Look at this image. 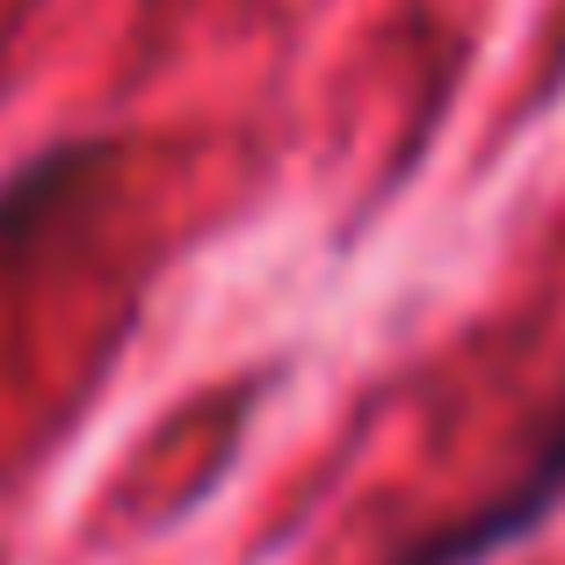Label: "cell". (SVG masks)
Segmentation results:
<instances>
[{
  "label": "cell",
  "mask_w": 565,
  "mask_h": 565,
  "mask_svg": "<svg viewBox=\"0 0 565 565\" xmlns=\"http://www.w3.org/2000/svg\"><path fill=\"white\" fill-rule=\"evenodd\" d=\"M558 493H565V414H558L551 443L536 449L530 465H522V479L508 486V493H493L486 508H471L465 522H449L443 536H428V544H420L406 565H471V558H486V551H500L508 536L536 530V515H544Z\"/></svg>",
  "instance_id": "cell-1"
}]
</instances>
